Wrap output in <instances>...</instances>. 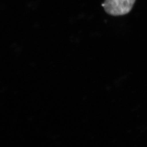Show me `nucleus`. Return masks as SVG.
<instances>
[{
    "label": "nucleus",
    "instance_id": "f257e3e1",
    "mask_svg": "<svg viewBox=\"0 0 147 147\" xmlns=\"http://www.w3.org/2000/svg\"><path fill=\"white\" fill-rule=\"evenodd\" d=\"M135 1V0H105L102 6L108 14L121 16L131 10Z\"/></svg>",
    "mask_w": 147,
    "mask_h": 147
}]
</instances>
